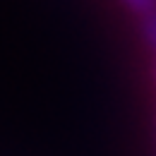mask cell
<instances>
[{
  "label": "cell",
  "instance_id": "6da1fadb",
  "mask_svg": "<svg viewBox=\"0 0 156 156\" xmlns=\"http://www.w3.org/2000/svg\"><path fill=\"white\" fill-rule=\"evenodd\" d=\"M142 31H144V41L149 43V48L156 51V10L142 17Z\"/></svg>",
  "mask_w": 156,
  "mask_h": 156
},
{
  "label": "cell",
  "instance_id": "7a4b0ae2",
  "mask_svg": "<svg viewBox=\"0 0 156 156\" xmlns=\"http://www.w3.org/2000/svg\"><path fill=\"white\" fill-rule=\"evenodd\" d=\"M130 10H135V12H139L142 17L144 15H149V12H154L156 10V0H122Z\"/></svg>",
  "mask_w": 156,
  "mask_h": 156
}]
</instances>
